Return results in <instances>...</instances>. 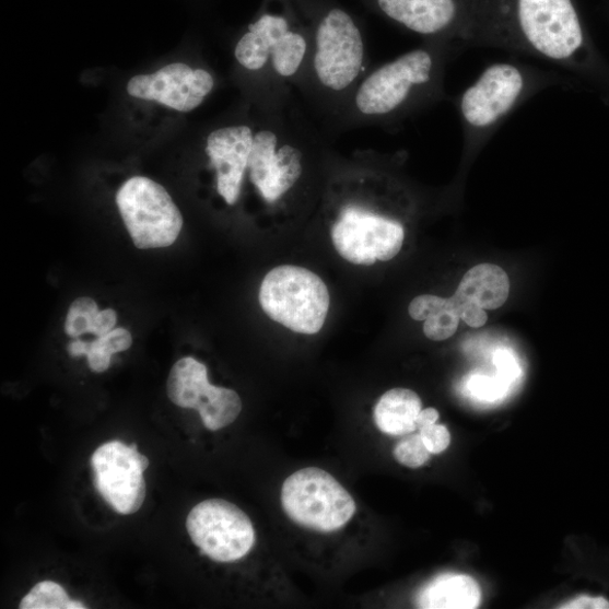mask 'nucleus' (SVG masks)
I'll return each mask as SVG.
<instances>
[{
    "instance_id": "obj_1",
    "label": "nucleus",
    "mask_w": 609,
    "mask_h": 609,
    "mask_svg": "<svg viewBox=\"0 0 609 609\" xmlns=\"http://www.w3.org/2000/svg\"><path fill=\"white\" fill-rule=\"evenodd\" d=\"M464 51L449 43H424L396 59L371 68L346 101L329 136L364 127L397 129L449 99V62Z\"/></svg>"
},
{
    "instance_id": "obj_2",
    "label": "nucleus",
    "mask_w": 609,
    "mask_h": 609,
    "mask_svg": "<svg viewBox=\"0 0 609 609\" xmlns=\"http://www.w3.org/2000/svg\"><path fill=\"white\" fill-rule=\"evenodd\" d=\"M482 47L534 57L577 73L594 61L573 0H481Z\"/></svg>"
},
{
    "instance_id": "obj_3",
    "label": "nucleus",
    "mask_w": 609,
    "mask_h": 609,
    "mask_svg": "<svg viewBox=\"0 0 609 609\" xmlns=\"http://www.w3.org/2000/svg\"><path fill=\"white\" fill-rule=\"evenodd\" d=\"M312 52L309 26L286 12H265L248 25L234 49L241 69L255 81L257 102H278L300 93Z\"/></svg>"
},
{
    "instance_id": "obj_4",
    "label": "nucleus",
    "mask_w": 609,
    "mask_h": 609,
    "mask_svg": "<svg viewBox=\"0 0 609 609\" xmlns=\"http://www.w3.org/2000/svg\"><path fill=\"white\" fill-rule=\"evenodd\" d=\"M561 84L555 71L520 61L485 67L476 82L453 99L462 129L465 160L475 157L526 102Z\"/></svg>"
},
{
    "instance_id": "obj_5",
    "label": "nucleus",
    "mask_w": 609,
    "mask_h": 609,
    "mask_svg": "<svg viewBox=\"0 0 609 609\" xmlns=\"http://www.w3.org/2000/svg\"><path fill=\"white\" fill-rule=\"evenodd\" d=\"M331 238L344 260L370 267L400 254L406 230L399 220L377 210L365 195L356 194L339 202Z\"/></svg>"
},
{
    "instance_id": "obj_6",
    "label": "nucleus",
    "mask_w": 609,
    "mask_h": 609,
    "mask_svg": "<svg viewBox=\"0 0 609 609\" xmlns=\"http://www.w3.org/2000/svg\"><path fill=\"white\" fill-rule=\"evenodd\" d=\"M259 301L265 313L293 332L313 336L325 327L330 293L321 278L296 266L271 270L262 281Z\"/></svg>"
},
{
    "instance_id": "obj_7",
    "label": "nucleus",
    "mask_w": 609,
    "mask_h": 609,
    "mask_svg": "<svg viewBox=\"0 0 609 609\" xmlns=\"http://www.w3.org/2000/svg\"><path fill=\"white\" fill-rule=\"evenodd\" d=\"M281 505L294 523L319 532L343 528L356 511L351 494L330 473L317 468L300 470L285 479Z\"/></svg>"
},
{
    "instance_id": "obj_8",
    "label": "nucleus",
    "mask_w": 609,
    "mask_h": 609,
    "mask_svg": "<svg viewBox=\"0 0 609 609\" xmlns=\"http://www.w3.org/2000/svg\"><path fill=\"white\" fill-rule=\"evenodd\" d=\"M117 204L136 247L171 246L184 218L167 191L149 177H131L118 191Z\"/></svg>"
},
{
    "instance_id": "obj_9",
    "label": "nucleus",
    "mask_w": 609,
    "mask_h": 609,
    "mask_svg": "<svg viewBox=\"0 0 609 609\" xmlns=\"http://www.w3.org/2000/svg\"><path fill=\"white\" fill-rule=\"evenodd\" d=\"M187 529L201 553L218 562H236L256 544L253 522L223 499H209L197 505L188 516Z\"/></svg>"
},
{
    "instance_id": "obj_10",
    "label": "nucleus",
    "mask_w": 609,
    "mask_h": 609,
    "mask_svg": "<svg viewBox=\"0 0 609 609\" xmlns=\"http://www.w3.org/2000/svg\"><path fill=\"white\" fill-rule=\"evenodd\" d=\"M150 460L136 445L110 442L98 447L92 456L94 484L109 506L121 515L137 513L147 497L143 472Z\"/></svg>"
},
{
    "instance_id": "obj_11",
    "label": "nucleus",
    "mask_w": 609,
    "mask_h": 609,
    "mask_svg": "<svg viewBox=\"0 0 609 609\" xmlns=\"http://www.w3.org/2000/svg\"><path fill=\"white\" fill-rule=\"evenodd\" d=\"M167 396L177 407L197 410L203 425L211 432L232 424L242 411L238 394L211 385L207 367L192 356H186L173 366L167 379Z\"/></svg>"
},
{
    "instance_id": "obj_12",
    "label": "nucleus",
    "mask_w": 609,
    "mask_h": 609,
    "mask_svg": "<svg viewBox=\"0 0 609 609\" xmlns=\"http://www.w3.org/2000/svg\"><path fill=\"white\" fill-rule=\"evenodd\" d=\"M214 85L216 81L209 70L177 62L154 74L132 78L127 91L132 97L156 101L173 110L190 113L203 103Z\"/></svg>"
},
{
    "instance_id": "obj_13",
    "label": "nucleus",
    "mask_w": 609,
    "mask_h": 609,
    "mask_svg": "<svg viewBox=\"0 0 609 609\" xmlns=\"http://www.w3.org/2000/svg\"><path fill=\"white\" fill-rule=\"evenodd\" d=\"M255 128L256 118L214 128L206 137L204 153L216 172L218 192L229 206L241 199Z\"/></svg>"
},
{
    "instance_id": "obj_14",
    "label": "nucleus",
    "mask_w": 609,
    "mask_h": 609,
    "mask_svg": "<svg viewBox=\"0 0 609 609\" xmlns=\"http://www.w3.org/2000/svg\"><path fill=\"white\" fill-rule=\"evenodd\" d=\"M511 294L507 272L494 265H479L462 277L454 296L471 302L485 311L503 307Z\"/></svg>"
},
{
    "instance_id": "obj_15",
    "label": "nucleus",
    "mask_w": 609,
    "mask_h": 609,
    "mask_svg": "<svg viewBox=\"0 0 609 609\" xmlns=\"http://www.w3.org/2000/svg\"><path fill=\"white\" fill-rule=\"evenodd\" d=\"M480 601L478 583L455 573H445L429 582L417 596V605L423 609H475Z\"/></svg>"
},
{
    "instance_id": "obj_16",
    "label": "nucleus",
    "mask_w": 609,
    "mask_h": 609,
    "mask_svg": "<svg viewBox=\"0 0 609 609\" xmlns=\"http://www.w3.org/2000/svg\"><path fill=\"white\" fill-rule=\"evenodd\" d=\"M422 411L418 394L408 388H393L384 394L374 409V420L382 433L405 436L417 430Z\"/></svg>"
},
{
    "instance_id": "obj_17",
    "label": "nucleus",
    "mask_w": 609,
    "mask_h": 609,
    "mask_svg": "<svg viewBox=\"0 0 609 609\" xmlns=\"http://www.w3.org/2000/svg\"><path fill=\"white\" fill-rule=\"evenodd\" d=\"M409 314L414 320L424 321L423 333L433 341L452 338L461 320L452 298L435 295L415 297L409 306Z\"/></svg>"
},
{
    "instance_id": "obj_18",
    "label": "nucleus",
    "mask_w": 609,
    "mask_h": 609,
    "mask_svg": "<svg viewBox=\"0 0 609 609\" xmlns=\"http://www.w3.org/2000/svg\"><path fill=\"white\" fill-rule=\"evenodd\" d=\"M117 319L114 309L101 312L92 298L81 297L71 304L68 311L65 331L70 338H79L85 333L98 338L115 330Z\"/></svg>"
},
{
    "instance_id": "obj_19",
    "label": "nucleus",
    "mask_w": 609,
    "mask_h": 609,
    "mask_svg": "<svg viewBox=\"0 0 609 609\" xmlns=\"http://www.w3.org/2000/svg\"><path fill=\"white\" fill-rule=\"evenodd\" d=\"M131 344L132 337L130 332L120 328L98 337L93 342L81 340L71 342L68 346V353L71 356L86 355L92 372L104 373L110 367L112 356L128 350Z\"/></svg>"
},
{
    "instance_id": "obj_20",
    "label": "nucleus",
    "mask_w": 609,
    "mask_h": 609,
    "mask_svg": "<svg viewBox=\"0 0 609 609\" xmlns=\"http://www.w3.org/2000/svg\"><path fill=\"white\" fill-rule=\"evenodd\" d=\"M21 609H84L80 601L71 600L67 592L54 582H43L22 599Z\"/></svg>"
},
{
    "instance_id": "obj_21",
    "label": "nucleus",
    "mask_w": 609,
    "mask_h": 609,
    "mask_svg": "<svg viewBox=\"0 0 609 609\" xmlns=\"http://www.w3.org/2000/svg\"><path fill=\"white\" fill-rule=\"evenodd\" d=\"M430 453L425 447L420 434L411 435L401 441L394 448V457L410 469H419L429 460Z\"/></svg>"
},
{
    "instance_id": "obj_22",
    "label": "nucleus",
    "mask_w": 609,
    "mask_h": 609,
    "mask_svg": "<svg viewBox=\"0 0 609 609\" xmlns=\"http://www.w3.org/2000/svg\"><path fill=\"white\" fill-rule=\"evenodd\" d=\"M419 430L420 436L430 453L437 455L449 447L452 437L445 425L436 422Z\"/></svg>"
},
{
    "instance_id": "obj_23",
    "label": "nucleus",
    "mask_w": 609,
    "mask_h": 609,
    "mask_svg": "<svg viewBox=\"0 0 609 609\" xmlns=\"http://www.w3.org/2000/svg\"><path fill=\"white\" fill-rule=\"evenodd\" d=\"M450 298L465 324L475 329L485 326L488 314L484 308L471 302L460 301L454 295Z\"/></svg>"
},
{
    "instance_id": "obj_24",
    "label": "nucleus",
    "mask_w": 609,
    "mask_h": 609,
    "mask_svg": "<svg viewBox=\"0 0 609 609\" xmlns=\"http://www.w3.org/2000/svg\"><path fill=\"white\" fill-rule=\"evenodd\" d=\"M505 382L487 377H477L471 382V389L480 399L494 400L504 393Z\"/></svg>"
},
{
    "instance_id": "obj_25",
    "label": "nucleus",
    "mask_w": 609,
    "mask_h": 609,
    "mask_svg": "<svg viewBox=\"0 0 609 609\" xmlns=\"http://www.w3.org/2000/svg\"><path fill=\"white\" fill-rule=\"evenodd\" d=\"M494 365L497 368L499 378L513 382L519 374L518 365L514 355L507 350H497L494 354Z\"/></svg>"
},
{
    "instance_id": "obj_26",
    "label": "nucleus",
    "mask_w": 609,
    "mask_h": 609,
    "mask_svg": "<svg viewBox=\"0 0 609 609\" xmlns=\"http://www.w3.org/2000/svg\"><path fill=\"white\" fill-rule=\"evenodd\" d=\"M561 609H609V601L604 597L582 596L562 606Z\"/></svg>"
},
{
    "instance_id": "obj_27",
    "label": "nucleus",
    "mask_w": 609,
    "mask_h": 609,
    "mask_svg": "<svg viewBox=\"0 0 609 609\" xmlns=\"http://www.w3.org/2000/svg\"><path fill=\"white\" fill-rule=\"evenodd\" d=\"M440 419V412L434 408L422 410L417 418V429H421L428 424L436 423Z\"/></svg>"
}]
</instances>
